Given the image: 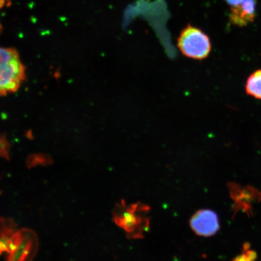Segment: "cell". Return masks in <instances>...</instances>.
Instances as JSON below:
<instances>
[{
	"mask_svg": "<svg viewBox=\"0 0 261 261\" xmlns=\"http://www.w3.org/2000/svg\"><path fill=\"white\" fill-rule=\"evenodd\" d=\"M150 207L142 203L128 204L122 200L113 208V219L130 240L143 239L150 230Z\"/></svg>",
	"mask_w": 261,
	"mask_h": 261,
	"instance_id": "6da1fadb",
	"label": "cell"
},
{
	"mask_svg": "<svg viewBox=\"0 0 261 261\" xmlns=\"http://www.w3.org/2000/svg\"><path fill=\"white\" fill-rule=\"evenodd\" d=\"M177 47L182 55L195 60H203L210 55L212 44L207 34L195 26L188 24L177 39Z\"/></svg>",
	"mask_w": 261,
	"mask_h": 261,
	"instance_id": "3957f363",
	"label": "cell"
},
{
	"mask_svg": "<svg viewBox=\"0 0 261 261\" xmlns=\"http://www.w3.org/2000/svg\"><path fill=\"white\" fill-rule=\"evenodd\" d=\"M245 0H226V3L230 7H234L238 5L242 4Z\"/></svg>",
	"mask_w": 261,
	"mask_h": 261,
	"instance_id": "7c38bea8",
	"label": "cell"
},
{
	"mask_svg": "<svg viewBox=\"0 0 261 261\" xmlns=\"http://www.w3.org/2000/svg\"><path fill=\"white\" fill-rule=\"evenodd\" d=\"M25 79V68L17 50L0 47V96L14 93Z\"/></svg>",
	"mask_w": 261,
	"mask_h": 261,
	"instance_id": "7a4b0ae2",
	"label": "cell"
},
{
	"mask_svg": "<svg viewBox=\"0 0 261 261\" xmlns=\"http://www.w3.org/2000/svg\"><path fill=\"white\" fill-rule=\"evenodd\" d=\"M189 224L194 232L200 237L213 236L220 229L217 214L210 210H201L196 212L192 215Z\"/></svg>",
	"mask_w": 261,
	"mask_h": 261,
	"instance_id": "277c9868",
	"label": "cell"
},
{
	"mask_svg": "<svg viewBox=\"0 0 261 261\" xmlns=\"http://www.w3.org/2000/svg\"><path fill=\"white\" fill-rule=\"evenodd\" d=\"M256 259V254L252 251H246V252L238 256L233 261H254Z\"/></svg>",
	"mask_w": 261,
	"mask_h": 261,
	"instance_id": "30bf717a",
	"label": "cell"
},
{
	"mask_svg": "<svg viewBox=\"0 0 261 261\" xmlns=\"http://www.w3.org/2000/svg\"><path fill=\"white\" fill-rule=\"evenodd\" d=\"M1 194H2V192H0V195H1Z\"/></svg>",
	"mask_w": 261,
	"mask_h": 261,
	"instance_id": "4fadbf2b",
	"label": "cell"
},
{
	"mask_svg": "<svg viewBox=\"0 0 261 261\" xmlns=\"http://www.w3.org/2000/svg\"><path fill=\"white\" fill-rule=\"evenodd\" d=\"M51 163V160L48 158H45L44 156H34L29 159L28 166L29 168H31L39 165H50Z\"/></svg>",
	"mask_w": 261,
	"mask_h": 261,
	"instance_id": "9c48e42d",
	"label": "cell"
},
{
	"mask_svg": "<svg viewBox=\"0 0 261 261\" xmlns=\"http://www.w3.org/2000/svg\"><path fill=\"white\" fill-rule=\"evenodd\" d=\"M19 231L21 233L20 241L14 252L8 254L7 261H32L38 250L37 234L28 228H22Z\"/></svg>",
	"mask_w": 261,
	"mask_h": 261,
	"instance_id": "5b68a950",
	"label": "cell"
},
{
	"mask_svg": "<svg viewBox=\"0 0 261 261\" xmlns=\"http://www.w3.org/2000/svg\"><path fill=\"white\" fill-rule=\"evenodd\" d=\"M10 3H11V0H0V12L3 9L8 7L10 5ZM2 31L3 25L1 21H0V34H1Z\"/></svg>",
	"mask_w": 261,
	"mask_h": 261,
	"instance_id": "8fae6325",
	"label": "cell"
},
{
	"mask_svg": "<svg viewBox=\"0 0 261 261\" xmlns=\"http://www.w3.org/2000/svg\"><path fill=\"white\" fill-rule=\"evenodd\" d=\"M256 0H245L242 4L231 7L228 15L230 22L240 28L252 23L256 16Z\"/></svg>",
	"mask_w": 261,
	"mask_h": 261,
	"instance_id": "8992f818",
	"label": "cell"
},
{
	"mask_svg": "<svg viewBox=\"0 0 261 261\" xmlns=\"http://www.w3.org/2000/svg\"><path fill=\"white\" fill-rule=\"evenodd\" d=\"M246 89L249 95L261 100V70L255 71L248 78Z\"/></svg>",
	"mask_w": 261,
	"mask_h": 261,
	"instance_id": "ba28073f",
	"label": "cell"
},
{
	"mask_svg": "<svg viewBox=\"0 0 261 261\" xmlns=\"http://www.w3.org/2000/svg\"><path fill=\"white\" fill-rule=\"evenodd\" d=\"M16 224L11 218H0V256L9 253L13 236L16 232Z\"/></svg>",
	"mask_w": 261,
	"mask_h": 261,
	"instance_id": "52a82bcc",
	"label": "cell"
}]
</instances>
